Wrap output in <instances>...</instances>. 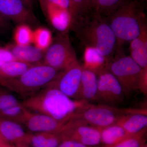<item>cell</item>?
Returning a JSON list of instances; mask_svg holds the SVG:
<instances>
[{"label": "cell", "mask_w": 147, "mask_h": 147, "mask_svg": "<svg viewBox=\"0 0 147 147\" xmlns=\"http://www.w3.org/2000/svg\"><path fill=\"white\" fill-rule=\"evenodd\" d=\"M22 1L27 7L33 10L34 7L33 0H22Z\"/></svg>", "instance_id": "33"}, {"label": "cell", "mask_w": 147, "mask_h": 147, "mask_svg": "<svg viewBox=\"0 0 147 147\" xmlns=\"http://www.w3.org/2000/svg\"><path fill=\"white\" fill-rule=\"evenodd\" d=\"M59 133L63 141L71 140L90 146H96L100 144L98 128L78 119H70L65 124Z\"/></svg>", "instance_id": "9"}, {"label": "cell", "mask_w": 147, "mask_h": 147, "mask_svg": "<svg viewBox=\"0 0 147 147\" xmlns=\"http://www.w3.org/2000/svg\"><path fill=\"white\" fill-rule=\"evenodd\" d=\"M43 11L54 28L61 33L67 32L71 21L69 10L48 3L43 4Z\"/></svg>", "instance_id": "18"}, {"label": "cell", "mask_w": 147, "mask_h": 147, "mask_svg": "<svg viewBox=\"0 0 147 147\" xmlns=\"http://www.w3.org/2000/svg\"><path fill=\"white\" fill-rule=\"evenodd\" d=\"M66 123L43 114L28 111L23 124L30 133H59Z\"/></svg>", "instance_id": "13"}, {"label": "cell", "mask_w": 147, "mask_h": 147, "mask_svg": "<svg viewBox=\"0 0 147 147\" xmlns=\"http://www.w3.org/2000/svg\"><path fill=\"white\" fill-rule=\"evenodd\" d=\"M142 147H147V145L146 143V144H145L144 145V146H143Z\"/></svg>", "instance_id": "38"}, {"label": "cell", "mask_w": 147, "mask_h": 147, "mask_svg": "<svg viewBox=\"0 0 147 147\" xmlns=\"http://www.w3.org/2000/svg\"><path fill=\"white\" fill-rule=\"evenodd\" d=\"M77 60L67 33H60L53 38L45 50L43 64L59 71H63Z\"/></svg>", "instance_id": "6"}, {"label": "cell", "mask_w": 147, "mask_h": 147, "mask_svg": "<svg viewBox=\"0 0 147 147\" xmlns=\"http://www.w3.org/2000/svg\"><path fill=\"white\" fill-rule=\"evenodd\" d=\"M0 13L7 20L18 25L36 27L40 24L32 10L27 7L22 0H0Z\"/></svg>", "instance_id": "11"}, {"label": "cell", "mask_w": 147, "mask_h": 147, "mask_svg": "<svg viewBox=\"0 0 147 147\" xmlns=\"http://www.w3.org/2000/svg\"><path fill=\"white\" fill-rule=\"evenodd\" d=\"M98 90L96 100L102 105L115 107L123 102L125 96L118 80L107 67L96 73Z\"/></svg>", "instance_id": "8"}, {"label": "cell", "mask_w": 147, "mask_h": 147, "mask_svg": "<svg viewBox=\"0 0 147 147\" xmlns=\"http://www.w3.org/2000/svg\"><path fill=\"white\" fill-rule=\"evenodd\" d=\"M107 68L118 80L125 97L139 90L143 68L130 56H124L110 62Z\"/></svg>", "instance_id": "7"}, {"label": "cell", "mask_w": 147, "mask_h": 147, "mask_svg": "<svg viewBox=\"0 0 147 147\" xmlns=\"http://www.w3.org/2000/svg\"><path fill=\"white\" fill-rule=\"evenodd\" d=\"M59 73L55 69L44 64L34 65L21 76L1 82L0 86L25 99L46 86L56 79Z\"/></svg>", "instance_id": "4"}, {"label": "cell", "mask_w": 147, "mask_h": 147, "mask_svg": "<svg viewBox=\"0 0 147 147\" xmlns=\"http://www.w3.org/2000/svg\"><path fill=\"white\" fill-rule=\"evenodd\" d=\"M139 90L145 95L147 93V67L143 68L140 81H139Z\"/></svg>", "instance_id": "28"}, {"label": "cell", "mask_w": 147, "mask_h": 147, "mask_svg": "<svg viewBox=\"0 0 147 147\" xmlns=\"http://www.w3.org/2000/svg\"><path fill=\"white\" fill-rule=\"evenodd\" d=\"M117 124L121 126L130 135H133L147 127L146 110H133L124 114Z\"/></svg>", "instance_id": "17"}, {"label": "cell", "mask_w": 147, "mask_h": 147, "mask_svg": "<svg viewBox=\"0 0 147 147\" xmlns=\"http://www.w3.org/2000/svg\"><path fill=\"white\" fill-rule=\"evenodd\" d=\"M98 129L100 132V144L105 146L115 144L132 135L129 134L117 123Z\"/></svg>", "instance_id": "20"}, {"label": "cell", "mask_w": 147, "mask_h": 147, "mask_svg": "<svg viewBox=\"0 0 147 147\" xmlns=\"http://www.w3.org/2000/svg\"><path fill=\"white\" fill-rule=\"evenodd\" d=\"M92 1L93 0H87V3H88V4L89 5L90 8L91 4Z\"/></svg>", "instance_id": "36"}, {"label": "cell", "mask_w": 147, "mask_h": 147, "mask_svg": "<svg viewBox=\"0 0 147 147\" xmlns=\"http://www.w3.org/2000/svg\"><path fill=\"white\" fill-rule=\"evenodd\" d=\"M91 10L87 0H69V11L71 18L69 29L80 18Z\"/></svg>", "instance_id": "24"}, {"label": "cell", "mask_w": 147, "mask_h": 147, "mask_svg": "<svg viewBox=\"0 0 147 147\" xmlns=\"http://www.w3.org/2000/svg\"><path fill=\"white\" fill-rule=\"evenodd\" d=\"M0 135L6 142L16 147H30V133L21 124L0 118Z\"/></svg>", "instance_id": "14"}, {"label": "cell", "mask_w": 147, "mask_h": 147, "mask_svg": "<svg viewBox=\"0 0 147 147\" xmlns=\"http://www.w3.org/2000/svg\"><path fill=\"white\" fill-rule=\"evenodd\" d=\"M62 142L59 133H30V147H57Z\"/></svg>", "instance_id": "21"}, {"label": "cell", "mask_w": 147, "mask_h": 147, "mask_svg": "<svg viewBox=\"0 0 147 147\" xmlns=\"http://www.w3.org/2000/svg\"><path fill=\"white\" fill-rule=\"evenodd\" d=\"M124 0H93L91 10L107 19Z\"/></svg>", "instance_id": "23"}, {"label": "cell", "mask_w": 147, "mask_h": 147, "mask_svg": "<svg viewBox=\"0 0 147 147\" xmlns=\"http://www.w3.org/2000/svg\"><path fill=\"white\" fill-rule=\"evenodd\" d=\"M10 28V24L8 21L4 18L0 13V31H6Z\"/></svg>", "instance_id": "32"}, {"label": "cell", "mask_w": 147, "mask_h": 147, "mask_svg": "<svg viewBox=\"0 0 147 147\" xmlns=\"http://www.w3.org/2000/svg\"><path fill=\"white\" fill-rule=\"evenodd\" d=\"M83 67L77 60L59 72L56 79L47 85L57 88L71 99H77Z\"/></svg>", "instance_id": "10"}, {"label": "cell", "mask_w": 147, "mask_h": 147, "mask_svg": "<svg viewBox=\"0 0 147 147\" xmlns=\"http://www.w3.org/2000/svg\"><path fill=\"white\" fill-rule=\"evenodd\" d=\"M147 127L117 144L111 146H97V147H142L146 142Z\"/></svg>", "instance_id": "25"}, {"label": "cell", "mask_w": 147, "mask_h": 147, "mask_svg": "<svg viewBox=\"0 0 147 147\" xmlns=\"http://www.w3.org/2000/svg\"><path fill=\"white\" fill-rule=\"evenodd\" d=\"M44 3L50 4L57 6L68 10L69 9V0H43V6Z\"/></svg>", "instance_id": "29"}, {"label": "cell", "mask_w": 147, "mask_h": 147, "mask_svg": "<svg viewBox=\"0 0 147 147\" xmlns=\"http://www.w3.org/2000/svg\"><path fill=\"white\" fill-rule=\"evenodd\" d=\"M84 101H74L57 88L47 85L22 103L29 111L66 123Z\"/></svg>", "instance_id": "2"}, {"label": "cell", "mask_w": 147, "mask_h": 147, "mask_svg": "<svg viewBox=\"0 0 147 147\" xmlns=\"http://www.w3.org/2000/svg\"><path fill=\"white\" fill-rule=\"evenodd\" d=\"M0 60L5 61H10L17 60L16 59L10 51L7 48H0Z\"/></svg>", "instance_id": "30"}, {"label": "cell", "mask_w": 147, "mask_h": 147, "mask_svg": "<svg viewBox=\"0 0 147 147\" xmlns=\"http://www.w3.org/2000/svg\"><path fill=\"white\" fill-rule=\"evenodd\" d=\"M0 143L1 144H9L7 142L5 141L4 139H3L2 137L0 135Z\"/></svg>", "instance_id": "34"}, {"label": "cell", "mask_w": 147, "mask_h": 147, "mask_svg": "<svg viewBox=\"0 0 147 147\" xmlns=\"http://www.w3.org/2000/svg\"><path fill=\"white\" fill-rule=\"evenodd\" d=\"M84 59V66L94 71L96 73L107 67L110 63L98 50L92 47H86Z\"/></svg>", "instance_id": "22"}, {"label": "cell", "mask_w": 147, "mask_h": 147, "mask_svg": "<svg viewBox=\"0 0 147 147\" xmlns=\"http://www.w3.org/2000/svg\"><path fill=\"white\" fill-rule=\"evenodd\" d=\"M9 91L0 86V118L23 124L28 110Z\"/></svg>", "instance_id": "12"}, {"label": "cell", "mask_w": 147, "mask_h": 147, "mask_svg": "<svg viewBox=\"0 0 147 147\" xmlns=\"http://www.w3.org/2000/svg\"><path fill=\"white\" fill-rule=\"evenodd\" d=\"M52 40V34L48 29L39 27L33 32L32 42L40 50L45 51L51 44Z\"/></svg>", "instance_id": "26"}, {"label": "cell", "mask_w": 147, "mask_h": 147, "mask_svg": "<svg viewBox=\"0 0 147 147\" xmlns=\"http://www.w3.org/2000/svg\"><path fill=\"white\" fill-rule=\"evenodd\" d=\"M144 7L139 0H124L106 19L115 35L117 47L131 42L140 34L146 19Z\"/></svg>", "instance_id": "3"}, {"label": "cell", "mask_w": 147, "mask_h": 147, "mask_svg": "<svg viewBox=\"0 0 147 147\" xmlns=\"http://www.w3.org/2000/svg\"><path fill=\"white\" fill-rule=\"evenodd\" d=\"M38 1H39L40 3L41 7L42 8V7H43V0H38Z\"/></svg>", "instance_id": "37"}, {"label": "cell", "mask_w": 147, "mask_h": 147, "mask_svg": "<svg viewBox=\"0 0 147 147\" xmlns=\"http://www.w3.org/2000/svg\"><path fill=\"white\" fill-rule=\"evenodd\" d=\"M0 147H16L10 144H5L0 143Z\"/></svg>", "instance_id": "35"}, {"label": "cell", "mask_w": 147, "mask_h": 147, "mask_svg": "<svg viewBox=\"0 0 147 147\" xmlns=\"http://www.w3.org/2000/svg\"><path fill=\"white\" fill-rule=\"evenodd\" d=\"M33 31L31 27L26 25H19L14 32V39L16 45H30L32 42Z\"/></svg>", "instance_id": "27"}, {"label": "cell", "mask_w": 147, "mask_h": 147, "mask_svg": "<svg viewBox=\"0 0 147 147\" xmlns=\"http://www.w3.org/2000/svg\"><path fill=\"white\" fill-rule=\"evenodd\" d=\"M69 29L85 47L95 48L110 62L117 49V40L106 19L91 10Z\"/></svg>", "instance_id": "1"}, {"label": "cell", "mask_w": 147, "mask_h": 147, "mask_svg": "<svg viewBox=\"0 0 147 147\" xmlns=\"http://www.w3.org/2000/svg\"><path fill=\"white\" fill-rule=\"evenodd\" d=\"M7 49L17 60L32 65L43 64L45 51L40 50L35 45L14 44L8 45Z\"/></svg>", "instance_id": "15"}, {"label": "cell", "mask_w": 147, "mask_h": 147, "mask_svg": "<svg viewBox=\"0 0 147 147\" xmlns=\"http://www.w3.org/2000/svg\"><path fill=\"white\" fill-rule=\"evenodd\" d=\"M86 146L79 142L71 140H65L63 141L57 147H97Z\"/></svg>", "instance_id": "31"}, {"label": "cell", "mask_w": 147, "mask_h": 147, "mask_svg": "<svg viewBox=\"0 0 147 147\" xmlns=\"http://www.w3.org/2000/svg\"><path fill=\"white\" fill-rule=\"evenodd\" d=\"M0 32H1V31H0Z\"/></svg>", "instance_id": "39"}, {"label": "cell", "mask_w": 147, "mask_h": 147, "mask_svg": "<svg viewBox=\"0 0 147 147\" xmlns=\"http://www.w3.org/2000/svg\"><path fill=\"white\" fill-rule=\"evenodd\" d=\"M97 90V74L94 71L83 65L77 100L86 102L96 100Z\"/></svg>", "instance_id": "16"}, {"label": "cell", "mask_w": 147, "mask_h": 147, "mask_svg": "<svg viewBox=\"0 0 147 147\" xmlns=\"http://www.w3.org/2000/svg\"><path fill=\"white\" fill-rule=\"evenodd\" d=\"M33 65L18 60H0V83L21 76Z\"/></svg>", "instance_id": "19"}, {"label": "cell", "mask_w": 147, "mask_h": 147, "mask_svg": "<svg viewBox=\"0 0 147 147\" xmlns=\"http://www.w3.org/2000/svg\"><path fill=\"white\" fill-rule=\"evenodd\" d=\"M127 113L126 110L102 104L95 105L84 101L71 118L80 120L96 128H102L117 123Z\"/></svg>", "instance_id": "5"}]
</instances>
